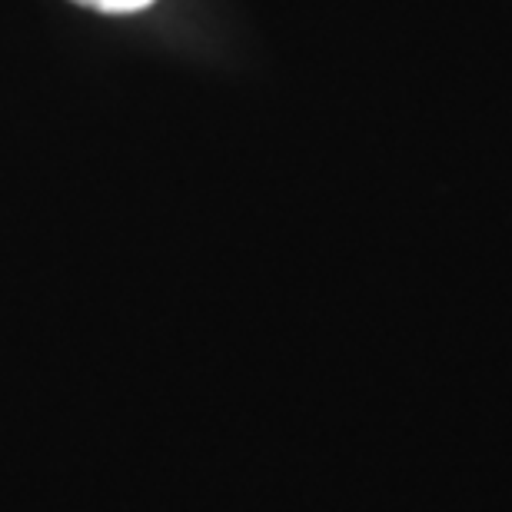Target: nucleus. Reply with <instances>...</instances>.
Instances as JSON below:
<instances>
[{
	"label": "nucleus",
	"mask_w": 512,
	"mask_h": 512,
	"mask_svg": "<svg viewBox=\"0 0 512 512\" xmlns=\"http://www.w3.org/2000/svg\"><path fill=\"white\" fill-rule=\"evenodd\" d=\"M74 4L94 7V10H100V14H130V10L150 7L153 0H74Z\"/></svg>",
	"instance_id": "nucleus-1"
}]
</instances>
